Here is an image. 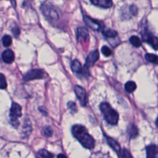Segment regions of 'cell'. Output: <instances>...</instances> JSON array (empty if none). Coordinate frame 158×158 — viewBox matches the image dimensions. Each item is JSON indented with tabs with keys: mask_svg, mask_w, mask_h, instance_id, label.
<instances>
[{
	"mask_svg": "<svg viewBox=\"0 0 158 158\" xmlns=\"http://www.w3.org/2000/svg\"><path fill=\"white\" fill-rule=\"evenodd\" d=\"M73 136L87 149H93L95 146L94 138L88 133L86 128L81 125H75L72 128Z\"/></svg>",
	"mask_w": 158,
	"mask_h": 158,
	"instance_id": "cell-1",
	"label": "cell"
},
{
	"mask_svg": "<svg viewBox=\"0 0 158 158\" xmlns=\"http://www.w3.org/2000/svg\"><path fill=\"white\" fill-rule=\"evenodd\" d=\"M99 109L103 114L104 119L109 124L112 125L117 124L118 121V114L107 102H104L101 103Z\"/></svg>",
	"mask_w": 158,
	"mask_h": 158,
	"instance_id": "cell-2",
	"label": "cell"
},
{
	"mask_svg": "<svg viewBox=\"0 0 158 158\" xmlns=\"http://www.w3.org/2000/svg\"><path fill=\"white\" fill-rule=\"evenodd\" d=\"M10 122L11 125L17 128L19 125V122L18 118L22 116V107L21 106L16 102H13L12 104L10 109Z\"/></svg>",
	"mask_w": 158,
	"mask_h": 158,
	"instance_id": "cell-3",
	"label": "cell"
},
{
	"mask_svg": "<svg viewBox=\"0 0 158 158\" xmlns=\"http://www.w3.org/2000/svg\"><path fill=\"white\" fill-rule=\"evenodd\" d=\"M41 10L43 14L48 20L54 22L59 19V14L52 6L43 4L41 6Z\"/></svg>",
	"mask_w": 158,
	"mask_h": 158,
	"instance_id": "cell-4",
	"label": "cell"
},
{
	"mask_svg": "<svg viewBox=\"0 0 158 158\" xmlns=\"http://www.w3.org/2000/svg\"><path fill=\"white\" fill-rule=\"evenodd\" d=\"M141 36L143 41L150 44L154 49L158 50V38L157 36L153 35L148 30H144L141 32Z\"/></svg>",
	"mask_w": 158,
	"mask_h": 158,
	"instance_id": "cell-5",
	"label": "cell"
},
{
	"mask_svg": "<svg viewBox=\"0 0 158 158\" xmlns=\"http://www.w3.org/2000/svg\"><path fill=\"white\" fill-rule=\"evenodd\" d=\"M99 57V54L98 50L96 49L91 51L86 58L83 70L86 72H89L88 68L89 67L93 66L94 64L98 60Z\"/></svg>",
	"mask_w": 158,
	"mask_h": 158,
	"instance_id": "cell-6",
	"label": "cell"
},
{
	"mask_svg": "<svg viewBox=\"0 0 158 158\" xmlns=\"http://www.w3.org/2000/svg\"><path fill=\"white\" fill-rule=\"evenodd\" d=\"M83 21L88 27L95 31H98L101 29L102 30L104 27L102 22L94 20L86 15H83Z\"/></svg>",
	"mask_w": 158,
	"mask_h": 158,
	"instance_id": "cell-7",
	"label": "cell"
},
{
	"mask_svg": "<svg viewBox=\"0 0 158 158\" xmlns=\"http://www.w3.org/2000/svg\"><path fill=\"white\" fill-rule=\"evenodd\" d=\"M74 91L81 105L82 106H86L88 102V98H87V94L85 89L80 86L75 85L74 87Z\"/></svg>",
	"mask_w": 158,
	"mask_h": 158,
	"instance_id": "cell-8",
	"label": "cell"
},
{
	"mask_svg": "<svg viewBox=\"0 0 158 158\" xmlns=\"http://www.w3.org/2000/svg\"><path fill=\"white\" fill-rule=\"evenodd\" d=\"M44 76V72L42 70L40 69H33L29 70L25 75L23 76V80L25 81H28L30 80L40 79L42 78Z\"/></svg>",
	"mask_w": 158,
	"mask_h": 158,
	"instance_id": "cell-9",
	"label": "cell"
},
{
	"mask_svg": "<svg viewBox=\"0 0 158 158\" xmlns=\"http://www.w3.org/2000/svg\"><path fill=\"white\" fill-rule=\"evenodd\" d=\"M146 158H158V146L151 144L146 148Z\"/></svg>",
	"mask_w": 158,
	"mask_h": 158,
	"instance_id": "cell-10",
	"label": "cell"
},
{
	"mask_svg": "<svg viewBox=\"0 0 158 158\" xmlns=\"http://www.w3.org/2000/svg\"><path fill=\"white\" fill-rule=\"evenodd\" d=\"M2 59L3 61L7 64H11L13 62L15 59L13 51L9 49L5 50L2 54Z\"/></svg>",
	"mask_w": 158,
	"mask_h": 158,
	"instance_id": "cell-11",
	"label": "cell"
},
{
	"mask_svg": "<svg viewBox=\"0 0 158 158\" xmlns=\"http://www.w3.org/2000/svg\"><path fill=\"white\" fill-rule=\"evenodd\" d=\"M105 137L106 138V141H107L108 144L120 156L122 150H121L119 144L115 140H114L113 138H112L110 137H109L106 135H105Z\"/></svg>",
	"mask_w": 158,
	"mask_h": 158,
	"instance_id": "cell-12",
	"label": "cell"
},
{
	"mask_svg": "<svg viewBox=\"0 0 158 158\" xmlns=\"http://www.w3.org/2000/svg\"><path fill=\"white\" fill-rule=\"evenodd\" d=\"M91 2L94 6L103 8H109L113 4L112 1L110 0H91Z\"/></svg>",
	"mask_w": 158,
	"mask_h": 158,
	"instance_id": "cell-13",
	"label": "cell"
},
{
	"mask_svg": "<svg viewBox=\"0 0 158 158\" xmlns=\"http://www.w3.org/2000/svg\"><path fill=\"white\" fill-rule=\"evenodd\" d=\"M77 38L78 40L82 39L84 40H86L89 38V34L88 30L83 27H80L77 29Z\"/></svg>",
	"mask_w": 158,
	"mask_h": 158,
	"instance_id": "cell-14",
	"label": "cell"
},
{
	"mask_svg": "<svg viewBox=\"0 0 158 158\" xmlns=\"http://www.w3.org/2000/svg\"><path fill=\"white\" fill-rule=\"evenodd\" d=\"M70 68L72 71L75 73H81L83 72V69L81 64L77 59H74L71 62Z\"/></svg>",
	"mask_w": 158,
	"mask_h": 158,
	"instance_id": "cell-15",
	"label": "cell"
},
{
	"mask_svg": "<svg viewBox=\"0 0 158 158\" xmlns=\"http://www.w3.org/2000/svg\"><path fill=\"white\" fill-rule=\"evenodd\" d=\"M101 32L104 36H106V38H115L117 35V32L116 31H115L114 30L110 29V28H103L101 30Z\"/></svg>",
	"mask_w": 158,
	"mask_h": 158,
	"instance_id": "cell-16",
	"label": "cell"
},
{
	"mask_svg": "<svg viewBox=\"0 0 158 158\" xmlns=\"http://www.w3.org/2000/svg\"><path fill=\"white\" fill-rule=\"evenodd\" d=\"M127 132L128 133V135L131 138H135L138 133V129L133 124H130L127 128Z\"/></svg>",
	"mask_w": 158,
	"mask_h": 158,
	"instance_id": "cell-17",
	"label": "cell"
},
{
	"mask_svg": "<svg viewBox=\"0 0 158 158\" xmlns=\"http://www.w3.org/2000/svg\"><path fill=\"white\" fill-rule=\"evenodd\" d=\"M36 158H53V155L46 149H41L36 153Z\"/></svg>",
	"mask_w": 158,
	"mask_h": 158,
	"instance_id": "cell-18",
	"label": "cell"
},
{
	"mask_svg": "<svg viewBox=\"0 0 158 158\" xmlns=\"http://www.w3.org/2000/svg\"><path fill=\"white\" fill-rule=\"evenodd\" d=\"M136 88V83L133 81H128L125 84V89L127 93H133Z\"/></svg>",
	"mask_w": 158,
	"mask_h": 158,
	"instance_id": "cell-19",
	"label": "cell"
},
{
	"mask_svg": "<svg viewBox=\"0 0 158 158\" xmlns=\"http://www.w3.org/2000/svg\"><path fill=\"white\" fill-rule=\"evenodd\" d=\"M145 59L147 61L149 62L158 65V56L156 54L148 53L145 55Z\"/></svg>",
	"mask_w": 158,
	"mask_h": 158,
	"instance_id": "cell-20",
	"label": "cell"
},
{
	"mask_svg": "<svg viewBox=\"0 0 158 158\" xmlns=\"http://www.w3.org/2000/svg\"><path fill=\"white\" fill-rule=\"evenodd\" d=\"M130 43L135 47L136 48H138L139 46H141V42L140 39L137 36H131L130 39H129Z\"/></svg>",
	"mask_w": 158,
	"mask_h": 158,
	"instance_id": "cell-21",
	"label": "cell"
},
{
	"mask_svg": "<svg viewBox=\"0 0 158 158\" xmlns=\"http://www.w3.org/2000/svg\"><path fill=\"white\" fill-rule=\"evenodd\" d=\"M52 133H53L52 129L49 126H46V127H44L42 130L43 135L44 136H46V137L51 136L52 135Z\"/></svg>",
	"mask_w": 158,
	"mask_h": 158,
	"instance_id": "cell-22",
	"label": "cell"
},
{
	"mask_svg": "<svg viewBox=\"0 0 158 158\" xmlns=\"http://www.w3.org/2000/svg\"><path fill=\"white\" fill-rule=\"evenodd\" d=\"M2 42L5 47H8L12 44V38L9 35H4L2 38Z\"/></svg>",
	"mask_w": 158,
	"mask_h": 158,
	"instance_id": "cell-23",
	"label": "cell"
},
{
	"mask_svg": "<svg viewBox=\"0 0 158 158\" xmlns=\"http://www.w3.org/2000/svg\"><path fill=\"white\" fill-rule=\"evenodd\" d=\"M101 52L106 57H109V56H111L113 53L112 51L107 46H103L101 48Z\"/></svg>",
	"mask_w": 158,
	"mask_h": 158,
	"instance_id": "cell-24",
	"label": "cell"
},
{
	"mask_svg": "<svg viewBox=\"0 0 158 158\" xmlns=\"http://www.w3.org/2000/svg\"><path fill=\"white\" fill-rule=\"evenodd\" d=\"M31 130V127L30 123H28L27 124H24L23 127V133L25 136H28V135L30 134Z\"/></svg>",
	"mask_w": 158,
	"mask_h": 158,
	"instance_id": "cell-25",
	"label": "cell"
},
{
	"mask_svg": "<svg viewBox=\"0 0 158 158\" xmlns=\"http://www.w3.org/2000/svg\"><path fill=\"white\" fill-rule=\"evenodd\" d=\"M7 87V82L5 76L0 73V89H4Z\"/></svg>",
	"mask_w": 158,
	"mask_h": 158,
	"instance_id": "cell-26",
	"label": "cell"
},
{
	"mask_svg": "<svg viewBox=\"0 0 158 158\" xmlns=\"http://www.w3.org/2000/svg\"><path fill=\"white\" fill-rule=\"evenodd\" d=\"M67 107L70 109V112L72 114H74V113H75L77 111V106H76L75 103L74 102H73V101H69L67 103Z\"/></svg>",
	"mask_w": 158,
	"mask_h": 158,
	"instance_id": "cell-27",
	"label": "cell"
},
{
	"mask_svg": "<svg viewBox=\"0 0 158 158\" xmlns=\"http://www.w3.org/2000/svg\"><path fill=\"white\" fill-rule=\"evenodd\" d=\"M120 156L122 158H133L130 152L126 149H123L121 151V153Z\"/></svg>",
	"mask_w": 158,
	"mask_h": 158,
	"instance_id": "cell-28",
	"label": "cell"
},
{
	"mask_svg": "<svg viewBox=\"0 0 158 158\" xmlns=\"http://www.w3.org/2000/svg\"><path fill=\"white\" fill-rule=\"evenodd\" d=\"M130 11L131 14L133 15H136L138 13V8L135 5H131L130 6Z\"/></svg>",
	"mask_w": 158,
	"mask_h": 158,
	"instance_id": "cell-29",
	"label": "cell"
},
{
	"mask_svg": "<svg viewBox=\"0 0 158 158\" xmlns=\"http://www.w3.org/2000/svg\"><path fill=\"white\" fill-rule=\"evenodd\" d=\"M12 31L14 35L15 36H16V37H17V36L19 35V33H20L19 28L17 27H14L12 28Z\"/></svg>",
	"mask_w": 158,
	"mask_h": 158,
	"instance_id": "cell-30",
	"label": "cell"
},
{
	"mask_svg": "<svg viewBox=\"0 0 158 158\" xmlns=\"http://www.w3.org/2000/svg\"><path fill=\"white\" fill-rule=\"evenodd\" d=\"M57 158H67V157L64 154H59L57 156Z\"/></svg>",
	"mask_w": 158,
	"mask_h": 158,
	"instance_id": "cell-31",
	"label": "cell"
},
{
	"mask_svg": "<svg viewBox=\"0 0 158 158\" xmlns=\"http://www.w3.org/2000/svg\"><path fill=\"white\" fill-rule=\"evenodd\" d=\"M156 126H157V128H158V117H157V119H156Z\"/></svg>",
	"mask_w": 158,
	"mask_h": 158,
	"instance_id": "cell-32",
	"label": "cell"
}]
</instances>
